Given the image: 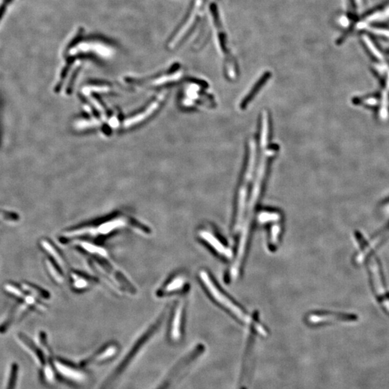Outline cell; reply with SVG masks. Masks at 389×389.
Listing matches in <instances>:
<instances>
[{
	"instance_id": "obj_14",
	"label": "cell",
	"mask_w": 389,
	"mask_h": 389,
	"mask_svg": "<svg viewBox=\"0 0 389 389\" xmlns=\"http://www.w3.org/2000/svg\"><path fill=\"white\" fill-rule=\"evenodd\" d=\"M362 40H363V43H365L366 46H367L368 49H369L370 53L372 54V55L375 58H376L378 60L383 59L382 54H381L379 50L377 49L375 43L372 41L371 39H370L369 36L367 35L362 36Z\"/></svg>"
},
{
	"instance_id": "obj_3",
	"label": "cell",
	"mask_w": 389,
	"mask_h": 389,
	"mask_svg": "<svg viewBox=\"0 0 389 389\" xmlns=\"http://www.w3.org/2000/svg\"><path fill=\"white\" fill-rule=\"evenodd\" d=\"M162 319H163V316H161V318H158V319L155 321V324L154 325H151L150 327V328L148 329V331H147V333H144V335L139 339L137 342H136V345L132 348L131 351L130 352H129V354H127L126 356V358L124 359V361L121 363V364L117 368L116 370H115V372H113L112 375L108 378V381H106V384L103 385V389H106L107 387H108V386L111 385L118 376H119L120 374L121 373L126 367H127L128 365L129 364L130 361L133 360V357H134L135 355L137 354L139 351H140L141 349L143 348L144 345L148 342V339L151 337L154 334H155L156 332L158 330L159 327H160L161 323H162Z\"/></svg>"
},
{
	"instance_id": "obj_1",
	"label": "cell",
	"mask_w": 389,
	"mask_h": 389,
	"mask_svg": "<svg viewBox=\"0 0 389 389\" xmlns=\"http://www.w3.org/2000/svg\"><path fill=\"white\" fill-rule=\"evenodd\" d=\"M126 229H131L142 235L151 234V230L148 227L137 221L125 215L118 214L102 219L100 222L72 228L64 231L58 237V240L62 244L72 243L75 240H100Z\"/></svg>"
},
{
	"instance_id": "obj_15",
	"label": "cell",
	"mask_w": 389,
	"mask_h": 389,
	"mask_svg": "<svg viewBox=\"0 0 389 389\" xmlns=\"http://www.w3.org/2000/svg\"><path fill=\"white\" fill-rule=\"evenodd\" d=\"M365 28L371 32L372 34H375V35L389 37V30L383 28H378V27L369 26V25H367Z\"/></svg>"
},
{
	"instance_id": "obj_2",
	"label": "cell",
	"mask_w": 389,
	"mask_h": 389,
	"mask_svg": "<svg viewBox=\"0 0 389 389\" xmlns=\"http://www.w3.org/2000/svg\"><path fill=\"white\" fill-rule=\"evenodd\" d=\"M89 266L114 291L129 295L136 294V289L133 284L111 263L110 257H90Z\"/></svg>"
},
{
	"instance_id": "obj_18",
	"label": "cell",
	"mask_w": 389,
	"mask_h": 389,
	"mask_svg": "<svg viewBox=\"0 0 389 389\" xmlns=\"http://www.w3.org/2000/svg\"><path fill=\"white\" fill-rule=\"evenodd\" d=\"M388 52H389V50H388Z\"/></svg>"
},
{
	"instance_id": "obj_12",
	"label": "cell",
	"mask_w": 389,
	"mask_h": 389,
	"mask_svg": "<svg viewBox=\"0 0 389 389\" xmlns=\"http://www.w3.org/2000/svg\"><path fill=\"white\" fill-rule=\"evenodd\" d=\"M22 288L28 294L34 296L36 298L39 299H49L50 298V295L47 291L45 290L41 289L39 287L36 286L35 285L30 283H23L22 284Z\"/></svg>"
},
{
	"instance_id": "obj_11",
	"label": "cell",
	"mask_w": 389,
	"mask_h": 389,
	"mask_svg": "<svg viewBox=\"0 0 389 389\" xmlns=\"http://www.w3.org/2000/svg\"><path fill=\"white\" fill-rule=\"evenodd\" d=\"M46 265L49 270V274L53 278L54 280L58 284L64 283L65 280L64 277V270L61 268V266L58 265L54 259L52 258H48L46 260Z\"/></svg>"
},
{
	"instance_id": "obj_8",
	"label": "cell",
	"mask_w": 389,
	"mask_h": 389,
	"mask_svg": "<svg viewBox=\"0 0 389 389\" xmlns=\"http://www.w3.org/2000/svg\"><path fill=\"white\" fill-rule=\"evenodd\" d=\"M183 303H180L175 309L173 317L171 321L169 335L173 340L176 341L181 335L182 319H183Z\"/></svg>"
},
{
	"instance_id": "obj_4",
	"label": "cell",
	"mask_w": 389,
	"mask_h": 389,
	"mask_svg": "<svg viewBox=\"0 0 389 389\" xmlns=\"http://www.w3.org/2000/svg\"><path fill=\"white\" fill-rule=\"evenodd\" d=\"M200 276H201V280H202L204 283L206 285L207 288H208V291L211 293L213 298L216 299V301L219 302L221 304L223 305L226 309H229L231 313L234 314L237 318H240L241 321H245V322L247 323L250 322V318L248 317L247 315H244V312H243L240 308L236 306L235 304H234L229 298H226V297L223 294H222V293L219 291V289L215 286L212 280H211V279H210L209 276H208V275L205 272H201Z\"/></svg>"
},
{
	"instance_id": "obj_10",
	"label": "cell",
	"mask_w": 389,
	"mask_h": 389,
	"mask_svg": "<svg viewBox=\"0 0 389 389\" xmlns=\"http://www.w3.org/2000/svg\"><path fill=\"white\" fill-rule=\"evenodd\" d=\"M118 350V346L115 344H110L107 345L106 347L103 348V349L100 350L98 352L94 354L93 357L89 358L88 360H85L82 363V366H87L90 364V363H93L94 361H101V360H107L108 358L113 356V354L116 352Z\"/></svg>"
},
{
	"instance_id": "obj_5",
	"label": "cell",
	"mask_w": 389,
	"mask_h": 389,
	"mask_svg": "<svg viewBox=\"0 0 389 389\" xmlns=\"http://www.w3.org/2000/svg\"><path fill=\"white\" fill-rule=\"evenodd\" d=\"M69 276L72 288L76 291H86L93 285L97 283L95 278L90 277L78 271L72 270L69 273Z\"/></svg>"
},
{
	"instance_id": "obj_13",
	"label": "cell",
	"mask_w": 389,
	"mask_h": 389,
	"mask_svg": "<svg viewBox=\"0 0 389 389\" xmlns=\"http://www.w3.org/2000/svg\"><path fill=\"white\" fill-rule=\"evenodd\" d=\"M18 336H19V339H20L21 342L24 345H26L36 354V357L38 359L39 361L40 362V364H46V360H45L44 354H43V352L38 348H36V345L27 336H24L22 334H18Z\"/></svg>"
},
{
	"instance_id": "obj_7",
	"label": "cell",
	"mask_w": 389,
	"mask_h": 389,
	"mask_svg": "<svg viewBox=\"0 0 389 389\" xmlns=\"http://www.w3.org/2000/svg\"><path fill=\"white\" fill-rule=\"evenodd\" d=\"M40 244H41L42 247L50 255L49 257L52 258L58 265L61 266V268H62L64 271H65V270L67 271L69 268L68 262H67L66 258H64L63 254L61 253V251L58 249V247L54 245L52 241L46 240V239L42 240L41 241H40Z\"/></svg>"
},
{
	"instance_id": "obj_9",
	"label": "cell",
	"mask_w": 389,
	"mask_h": 389,
	"mask_svg": "<svg viewBox=\"0 0 389 389\" xmlns=\"http://www.w3.org/2000/svg\"><path fill=\"white\" fill-rule=\"evenodd\" d=\"M200 236L203 240H205L221 255H223L226 258H231L232 253H231L230 249H227L223 244H222L220 241H219L212 234L206 231H203L200 232Z\"/></svg>"
},
{
	"instance_id": "obj_16",
	"label": "cell",
	"mask_w": 389,
	"mask_h": 389,
	"mask_svg": "<svg viewBox=\"0 0 389 389\" xmlns=\"http://www.w3.org/2000/svg\"><path fill=\"white\" fill-rule=\"evenodd\" d=\"M0 219L8 221V222H16L19 219V216L16 213L0 211Z\"/></svg>"
},
{
	"instance_id": "obj_17",
	"label": "cell",
	"mask_w": 389,
	"mask_h": 389,
	"mask_svg": "<svg viewBox=\"0 0 389 389\" xmlns=\"http://www.w3.org/2000/svg\"><path fill=\"white\" fill-rule=\"evenodd\" d=\"M361 1L362 0H354V3L357 4V7H360V5H361Z\"/></svg>"
},
{
	"instance_id": "obj_6",
	"label": "cell",
	"mask_w": 389,
	"mask_h": 389,
	"mask_svg": "<svg viewBox=\"0 0 389 389\" xmlns=\"http://www.w3.org/2000/svg\"><path fill=\"white\" fill-rule=\"evenodd\" d=\"M185 284V278L183 276H177L164 284L157 289L156 296L157 298H164L171 295L172 293L180 291Z\"/></svg>"
}]
</instances>
